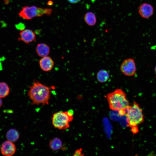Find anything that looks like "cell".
Here are the masks:
<instances>
[{
	"label": "cell",
	"mask_w": 156,
	"mask_h": 156,
	"mask_svg": "<svg viewBox=\"0 0 156 156\" xmlns=\"http://www.w3.org/2000/svg\"><path fill=\"white\" fill-rule=\"evenodd\" d=\"M127 118V126L131 128L138 127L144 121L142 111L139 105L134 101L127 108L125 114Z\"/></svg>",
	"instance_id": "obj_3"
},
{
	"label": "cell",
	"mask_w": 156,
	"mask_h": 156,
	"mask_svg": "<svg viewBox=\"0 0 156 156\" xmlns=\"http://www.w3.org/2000/svg\"><path fill=\"white\" fill-rule=\"evenodd\" d=\"M48 5H51L53 4V2L52 1H48Z\"/></svg>",
	"instance_id": "obj_20"
},
{
	"label": "cell",
	"mask_w": 156,
	"mask_h": 156,
	"mask_svg": "<svg viewBox=\"0 0 156 156\" xmlns=\"http://www.w3.org/2000/svg\"><path fill=\"white\" fill-rule=\"evenodd\" d=\"M52 12L51 8H43L36 6H25L19 13V15L22 18L30 20L35 17H40L45 14L50 15Z\"/></svg>",
	"instance_id": "obj_5"
},
{
	"label": "cell",
	"mask_w": 156,
	"mask_h": 156,
	"mask_svg": "<svg viewBox=\"0 0 156 156\" xmlns=\"http://www.w3.org/2000/svg\"><path fill=\"white\" fill-rule=\"evenodd\" d=\"M40 68L43 71H49L53 69L54 62L51 57L48 56L42 57L39 61Z\"/></svg>",
	"instance_id": "obj_10"
},
{
	"label": "cell",
	"mask_w": 156,
	"mask_h": 156,
	"mask_svg": "<svg viewBox=\"0 0 156 156\" xmlns=\"http://www.w3.org/2000/svg\"><path fill=\"white\" fill-rule=\"evenodd\" d=\"M154 11L153 6L148 3H143L139 7V13L144 18L148 19L151 17L153 15Z\"/></svg>",
	"instance_id": "obj_9"
},
{
	"label": "cell",
	"mask_w": 156,
	"mask_h": 156,
	"mask_svg": "<svg viewBox=\"0 0 156 156\" xmlns=\"http://www.w3.org/2000/svg\"><path fill=\"white\" fill-rule=\"evenodd\" d=\"M0 150L3 155L11 156L15 153L16 147L13 142L8 140L2 143L1 147Z\"/></svg>",
	"instance_id": "obj_8"
},
{
	"label": "cell",
	"mask_w": 156,
	"mask_h": 156,
	"mask_svg": "<svg viewBox=\"0 0 156 156\" xmlns=\"http://www.w3.org/2000/svg\"><path fill=\"white\" fill-rule=\"evenodd\" d=\"M120 69L121 72L126 76L134 75L136 71V66L134 60L132 58L125 60L121 65Z\"/></svg>",
	"instance_id": "obj_6"
},
{
	"label": "cell",
	"mask_w": 156,
	"mask_h": 156,
	"mask_svg": "<svg viewBox=\"0 0 156 156\" xmlns=\"http://www.w3.org/2000/svg\"><path fill=\"white\" fill-rule=\"evenodd\" d=\"M97 78L98 81L101 83L106 82L109 78V74L108 72L105 70H99L97 73Z\"/></svg>",
	"instance_id": "obj_15"
},
{
	"label": "cell",
	"mask_w": 156,
	"mask_h": 156,
	"mask_svg": "<svg viewBox=\"0 0 156 156\" xmlns=\"http://www.w3.org/2000/svg\"><path fill=\"white\" fill-rule=\"evenodd\" d=\"M109 108L118 111L120 116L125 114L127 108L130 105L126 95L121 89H117L108 93L106 96Z\"/></svg>",
	"instance_id": "obj_2"
},
{
	"label": "cell",
	"mask_w": 156,
	"mask_h": 156,
	"mask_svg": "<svg viewBox=\"0 0 156 156\" xmlns=\"http://www.w3.org/2000/svg\"><path fill=\"white\" fill-rule=\"evenodd\" d=\"M154 69L155 74H156V66L155 67Z\"/></svg>",
	"instance_id": "obj_22"
},
{
	"label": "cell",
	"mask_w": 156,
	"mask_h": 156,
	"mask_svg": "<svg viewBox=\"0 0 156 156\" xmlns=\"http://www.w3.org/2000/svg\"><path fill=\"white\" fill-rule=\"evenodd\" d=\"M53 86L49 87L34 80L33 84L29 87L28 95L32 101V104L48 105L50 97V90L53 89Z\"/></svg>",
	"instance_id": "obj_1"
},
{
	"label": "cell",
	"mask_w": 156,
	"mask_h": 156,
	"mask_svg": "<svg viewBox=\"0 0 156 156\" xmlns=\"http://www.w3.org/2000/svg\"><path fill=\"white\" fill-rule=\"evenodd\" d=\"M10 88L8 85L4 82H0V98H4L8 95Z\"/></svg>",
	"instance_id": "obj_16"
},
{
	"label": "cell",
	"mask_w": 156,
	"mask_h": 156,
	"mask_svg": "<svg viewBox=\"0 0 156 156\" xmlns=\"http://www.w3.org/2000/svg\"><path fill=\"white\" fill-rule=\"evenodd\" d=\"M16 27L17 29L21 31L24 29L25 27L24 24L20 23L19 24L16 25Z\"/></svg>",
	"instance_id": "obj_18"
},
{
	"label": "cell",
	"mask_w": 156,
	"mask_h": 156,
	"mask_svg": "<svg viewBox=\"0 0 156 156\" xmlns=\"http://www.w3.org/2000/svg\"><path fill=\"white\" fill-rule=\"evenodd\" d=\"M6 137L8 140L14 143L18 140L19 135L17 131L14 129H12L7 131L6 134Z\"/></svg>",
	"instance_id": "obj_13"
},
{
	"label": "cell",
	"mask_w": 156,
	"mask_h": 156,
	"mask_svg": "<svg viewBox=\"0 0 156 156\" xmlns=\"http://www.w3.org/2000/svg\"><path fill=\"white\" fill-rule=\"evenodd\" d=\"M74 111L72 109L67 111H60L53 114L52 122L53 126L59 129L65 130L70 127L69 123L73 119Z\"/></svg>",
	"instance_id": "obj_4"
},
{
	"label": "cell",
	"mask_w": 156,
	"mask_h": 156,
	"mask_svg": "<svg viewBox=\"0 0 156 156\" xmlns=\"http://www.w3.org/2000/svg\"><path fill=\"white\" fill-rule=\"evenodd\" d=\"M2 101L1 99V98H0V108L2 106Z\"/></svg>",
	"instance_id": "obj_21"
},
{
	"label": "cell",
	"mask_w": 156,
	"mask_h": 156,
	"mask_svg": "<svg viewBox=\"0 0 156 156\" xmlns=\"http://www.w3.org/2000/svg\"><path fill=\"white\" fill-rule=\"evenodd\" d=\"M50 148L53 151H55L59 150L62 147V140L59 138H55L51 139L49 144Z\"/></svg>",
	"instance_id": "obj_12"
},
{
	"label": "cell",
	"mask_w": 156,
	"mask_h": 156,
	"mask_svg": "<svg viewBox=\"0 0 156 156\" xmlns=\"http://www.w3.org/2000/svg\"><path fill=\"white\" fill-rule=\"evenodd\" d=\"M36 35L35 32L29 29H23L19 33V41H21L28 44L36 40Z\"/></svg>",
	"instance_id": "obj_7"
},
{
	"label": "cell",
	"mask_w": 156,
	"mask_h": 156,
	"mask_svg": "<svg viewBox=\"0 0 156 156\" xmlns=\"http://www.w3.org/2000/svg\"><path fill=\"white\" fill-rule=\"evenodd\" d=\"M69 2L72 3H75L79 2L81 0H67Z\"/></svg>",
	"instance_id": "obj_19"
},
{
	"label": "cell",
	"mask_w": 156,
	"mask_h": 156,
	"mask_svg": "<svg viewBox=\"0 0 156 156\" xmlns=\"http://www.w3.org/2000/svg\"><path fill=\"white\" fill-rule=\"evenodd\" d=\"M82 149L80 148L76 150L74 153L73 156H82L84 155L82 153Z\"/></svg>",
	"instance_id": "obj_17"
},
{
	"label": "cell",
	"mask_w": 156,
	"mask_h": 156,
	"mask_svg": "<svg viewBox=\"0 0 156 156\" xmlns=\"http://www.w3.org/2000/svg\"><path fill=\"white\" fill-rule=\"evenodd\" d=\"M36 51L38 56L42 57L48 55L50 51V48L47 44L40 43L37 45Z\"/></svg>",
	"instance_id": "obj_11"
},
{
	"label": "cell",
	"mask_w": 156,
	"mask_h": 156,
	"mask_svg": "<svg viewBox=\"0 0 156 156\" xmlns=\"http://www.w3.org/2000/svg\"><path fill=\"white\" fill-rule=\"evenodd\" d=\"M84 19L86 23L91 26L94 25L96 22L95 15L91 12H87L84 16Z\"/></svg>",
	"instance_id": "obj_14"
}]
</instances>
